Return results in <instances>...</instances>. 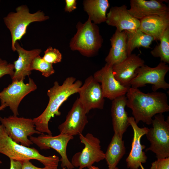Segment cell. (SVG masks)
<instances>
[{"mask_svg":"<svg viewBox=\"0 0 169 169\" xmlns=\"http://www.w3.org/2000/svg\"><path fill=\"white\" fill-rule=\"evenodd\" d=\"M124 141L116 133L114 132L106 151L105 158L109 169L116 167L119 161L125 153Z\"/></svg>","mask_w":169,"mask_h":169,"instance_id":"obj_24","label":"cell"},{"mask_svg":"<svg viewBox=\"0 0 169 169\" xmlns=\"http://www.w3.org/2000/svg\"><path fill=\"white\" fill-rule=\"evenodd\" d=\"M8 107L6 104L1 105L0 106V111L3 110L6 107Z\"/></svg>","mask_w":169,"mask_h":169,"instance_id":"obj_34","label":"cell"},{"mask_svg":"<svg viewBox=\"0 0 169 169\" xmlns=\"http://www.w3.org/2000/svg\"><path fill=\"white\" fill-rule=\"evenodd\" d=\"M150 169H169V157L157 159L152 162Z\"/></svg>","mask_w":169,"mask_h":169,"instance_id":"obj_30","label":"cell"},{"mask_svg":"<svg viewBox=\"0 0 169 169\" xmlns=\"http://www.w3.org/2000/svg\"><path fill=\"white\" fill-rule=\"evenodd\" d=\"M127 98L125 95L115 98L112 102L111 115L113 130L121 138L130 125L128 114L125 110Z\"/></svg>","mask_w":169,"mask_h":169,"instance_id":"obj_20","label":"cell"},{"mask_svg":"<svg viewBox=\"0 0 169 169\" xmlns=\"http://www.w3.org/2000/svg\"><path fill=\"white\" fill-rule=\"evenodd\" d=\"M95 80L101 83L104 97L113 100L115 98L125 95L129 88L122 85L115 77L112 66L107 64L93 76Z\"/></svg>","mask_w":169,"mask_h":169,"instance_id":"obj_13","label":"cell"},{"mask_svg":"<svg viewBox=\"0 0 169 169\" xmlns=\"http://www.w3.org/2000/svg\"><path fill=\"white\" fill-rule=\"evenodd\" d=\"M79 135L84 147L81 152H77L73 156L71 162L74 167L89 168L94 163L105 159V153L101 150L100 141L98 138L90 133L85 136L82 133Z\"/></svg>","mask_w":169,"mask_h":169,"instance_id":"obj_9","label":"cell"},{"mask_svg":"<svg viewBox=\"0 0 169 169\" xmlns=\"http://www.w3.org/2000/svg\"><path fill=\"white\" fill-rule=\"evenodd\" d=\"M82 85L81 80L76 81V78L73 76L67 78L61 85L57 81H55L54 85L47 92L49 101L46 108L40 115L33 119L36 130L52 135L48 126L50 119L55 115H61L59 110L60 106L70 96L78 93Z\"/></svg>","mask_w":169,"mask_h":169,"instance_id":"obj_2","label":"cell"},{"mask_svg":"<svg viewBox=\"0 0 169 169\" xmlns=\"http://www.w3.org/2000/svg\"><path fill=\"white\" fill-rule=\"evenodd\" d=\"M0 121L8 136L14 141L25 146L29 147L33 144L28 136L34 134L43 133L36 130L33 119H31L13 115L8 117L0 116Z\"/></svg>","mask_w":169,"mask_h":169,"instance_id":"obj_8","label":"cell"},{"mask_svg":"<svg viewBox=\"0 0 169 169\" xmlns=\"http://www.w3.org/2000/svg\"><path fill=\"white\" fill-rule=\"evenodd\" d=\"M89 169H100L98 167L95 166H91Z\"/></svg>","mask_w":169,"mask_h":169,"instance_id":"obj_35","label":"cell"},{"mask_svg":"<svg viewBox=\"0 0 169 169\" xmlns=\"http://www.w3.org/2000/svg\"><path fill=\"white\" fill-rule=\"evenodd\" d=\"M152 121V127L146 134L150 143L146 151L155 154L157 159L169 157V119L166 120L162 114L155 115Z\"/></svg>","mask_w":169,"mask_h":169,"instance_id":"obj_6","label":"cell"},{"mask_svg":"<svg viewBox=\"0 0 169 169\" xmlns=\"http://www.w3.org/2000/svg\"><path fill=\"white\" fill-rule=\"evenodd\" d=\"M62 169H66V167H64L63 168H62Z\"/></svg>","mask_w":169,"mask_h":169,"instance_id":"obj_37","label":"cell"},{"mask_svg":"<svg viewBox=\"0 0 169 169\" xmlns=\"http://www.w3.org/2000/svg\"><path fill=\"white\" fill-rule=\"evenodd\" d=\"M22 162V169H56L48 167H45L40 168L36 167L32 164L30 160H26Z\"/></svg>","mask_w":169,"mask_h":169,"instance_id":"obj_32","label":"cell"},{"mask_svg":"<svg viewBox=\"0 0 169 169\" xmlns=\"http://www.w3.org/2000/svg\"><path fill=\"white\" fill-rule=\"evenodd\" d=\"M130 13L136 19L140 20L152 15L169 16L168 7L161 0H131Z\"/></svg>","mask_w":169,"mask_h":169,"instance_id":"obj_16","label":"cell"},{"mask_svg":"<svg viewBox=\"0 0 169 169\" xmlns=\"http://www.w3.org/2000/svg\"><path fill=\"white\" fill-rule=\"evenodd\" d=\"M10 159V169H22V162Z\"/></svg>","mask_w":169,"mask_h":169,"instance_id":"obj_33","label":"cell"},{"mask_svg":"<svg viewBox=\"0 0 169 169\" xmlns=\"http://www.w3.org/2000/svg\"><path fill=\"white\" fill-rule=\"evenodd\" d=\"M0 153L10 159L22 162L35 159L42 163L45 167L57 169L60 160L54 155L45 156L41 154L34 148L20 145L14 141L7 135L4 127L0 125Z\"/></svg>","mask_w":169,"mask_h":169,"instance_id":"obj_3","label":"cell"},{"mask_svg":"<svg viewBox=\"0 0 169 169\" xmlns=\"http://www.w3.org/2000/svg\"><path fill=\"white\" fill-rule=\"evenodd\" d=\"M37 89L33 79L29 78V82L25 84L23 80L12 82L0 92L1 105L9 106L14 115H19L18 108L22 99L30 93Z\"/></svg>","mask_w":169,"mask_h":169,"instance_id":"obj_10","label":"cell"},{"mask_svg":"<svg viewBox=\"0 0 169 169\" xmlns=\"http://www.w3.org/2000/svg\"><path fill=\"white\" fill-rule=\"evenodd\" d=\"M30 69L40 71L43 76L48 77L55 72L53 64L45 61L40 55L36 57L33 60Z\"/></svg>","mask_w":169,"mask_h":169,"instance_id":"obj_27","label":"cell"},{"mask_svg":"<svg viewBox=\"0 0 169 169\" xmlns=\"http://www.w3.org/2000/svg\"><path fill=\"white\" fill-rule=\"evenodd\" d=\"M169 70V66L162 62L154 67L144 64L136 70V76L131 82V86L138 89L150 84L152 85L153 92L159 89L166 90L169 88V84L165 80V75Z\"/></svg>","mask_w":169,"mask_h":169,"instance_id":"obj_7","label":"cell"},{"mask_svg":"<svg viewBox=\"0 0 169 169\" xmlns=\"http://www.w3.org/2000/svg\"><path fill=\"white\" fill-rule=\"evenodd\" d=\"M15 10L16 12H10L3 18L4 24L11 33V49L13 52L16 51V42L20 40L26 34L27 27L31 23L45 21L49 18L40 10L31 13L25 5L18 6Z\"/></svg>","mask_w":169,"mask_h":169,"instance_id":"obj_5","label":"cell"},{"mask_svg":"<svg viewBox=\"0 0 169 169\" xmlns=\"http://www.w3.org/2000/svg\"><path fill=\"white\" fill-rule=\"evenodd\" d=\"M78 93L79 100L87 114L92 109H103L105 100L100 84L93 76H90L85 79Z\"/></svg>","mask_w":169,"mask_h":169,"instance_id":"obj_12","label":"cell"},{"mask_svg":"<svg viewBox=\"0 0 169 169\" xmlns=\"http://www.w3.org/2000/svg\"><path fill=\"white\" fill-rule=\"evenodd\" d=\"M126 95V106L131 110L137 124L141 121L150 125L153 116L169 111L167 97L164 93H145L138 89L130 87Z\"/></svg>","mask_w":169,"mask_h":169,"instance_id":"obj_1","label":"cell"},{"mask_svg":"<svg viewBox=\"0 0 169 169\" xmlns=\"http://www.w3.org/2000/svg\"><path fill=\"white\" fill-rule=\"evenodd\" d=\"M13 64L8 63L5 60L0 58V78L5 75H9L12 78L14 73Z\"/></svg>","mask_w":169,"mask_h":169,"instance_id":"obj_29","label":"cell"},{"mask_svg":"<svg viewBox=\"0 0 169 169\" xmlns=\"http://www.w3.org/2000/svg\"><path fill=\"white\" fill-rule=\"evenodd\" d=\"M128 122L133 131V137L131 148L129 156L126 159L127 167L130 169H138L141 163H145L147 157L143 151L146 146L141 144V137L146 134L149 128L139 127L133 117H128Z\"/></svg>","mask_w":169,"mask_h":169,"instance_id":"obj_15","label":"cell"},{"mask_svg":"<svg viewBox=\"0 0 169 169\" xmlns=\"http://www.w3.org/2000/svg\"><path fill=\"white\" fill-rule=\"evenodd\" d=\"M86 114L77 98L67 115L65 121L58 126L60 134L74 136L82 133L88 122Z\"/></svg>","mask_w":169,"mask_h":169,"instance_id":"obj_14","label":"cell"},{"mask_svg":"<svg viewBox=\"0 0 169 169\" xmlns=\"http://www.w3.org/2000/svg\"><path fill=\"white\" fill-rule=\"evenodd\" d=\"M160 44L151 51L155 57L159 58L161 62L169 64V28L164 32L160 40Z\"/></svg>","mask_w":169,"mask_h":169,"instance_id":"obj_26","label":"cell"},{"mask_svg":"<svg viewBox=\"0 0 169 169\" xmlns=\"http://www.w3.org/2000/svg\"><path fill=\"white\" fill-rule=\"evenodd\" d=\"M126 32L127 56L131 54L133 50L136 48H150L151 44L154 40L153 37L144 33L140 28Z\"/></svg>","mask_w":169,"mask_h":169,"instance_id":"obj_25","label":"cell"},{"mask_svg":"<svg viewBox=\"0 0 169 169\" xmlns=\"http://www.w3.org/2000/svg\"><path fill=\"white\" fill-rule=\"evenodd\" d=\"M0 1H1L0 0Z\"/></svg>","mask_w":169,"mask_h":169,"instance_id":"obj_39","label":"cell"},{"mask_svg":"<svg viewBox=\"0 0 169 169\" xmlns=\"http://www.w3.org/2000/svg\"><path fill=\"white\" fill-rule=\"evenodd\" d=\"M74 139V136L60 134L53 136L44 133L38 137L30 136V140L38 146L41 150H47L52 148L56 150L61 156V166L62 168L66 167L68 169L74 168L68 159L66 150L68 144Z\"/></svg>","mask_w":169,"mask_h":169,"instance_id":"obj_11","label":"cell"},{"mask_svg":"<svg viewBox=\"0 0 169 169\" xmlns=\"http://www.w3.org/2000/svg\"><path fill=\"white\" fill-rule=\"evenodd\" d=\"M2 163V162L1 161H0V163Z\"/></svg>","mask_w":169,"mask_h":169,"instance_id":"obj_38","label":"cell"},{"mask_svg":"<svg viewBox=\"0 0 169 169\" xmlns=\"http://www.w3.org/2000/svg\"><path fill=\"white\" fill-rule=\"evenodd\" d=\"M140 21V29L153 37L154 40H160L164 32L169 28V16L152 15Z\"/></svg>","mask_w":169,"mask_h":169,"instance_id":"obj_22","label":"cell"},{"mask_svg":"<svg viewBox=\"0 0 169 169\" xmlns=\"http://www.w3.org/2000/svg\"><path fill=\"white\" fill-rule=\"evenodd\" d=\"M66 5L64 11L70 13L77 8V2L76 0H65Z\"/></svg>","mask_w":169,"mask_h":169,"instance_id":"obj_31","label":"cell"},{"mask_svg":"<svg viewBox=\"0 0 169 169\" xmlns=\"http://www.w3.org/2000/svg\"><path fill=\"white\" fill-rule=\"evenodd\" d=\"M105 22L108 25L115 27L116 30L120 32L140 28V20L130 13L125 4L112 7L106 14Z\"/></svg>","mask_w":169,"mask_h":169,"instance_id":"obj_17","label":"cell"},{"mask_svg":"<svg viewBox=\"0 0 169 169\" xmlns=\"http://www.w3.org/2000/svg\"><path fill=\"white\" fill-rule=\"evenodd\" d=\"M145 61L136 54H131L122 62L112 66L115 78L123 86L129 88L135 77L136 70L145 64Z\"/></svg>","mask_w":169,"mask_h":169,"instance_id":"obj_18","label":"cell"},{"mask_svg":"<svg viewBox=\"0 0 169 169\" xmlns=\"http://www.w3.org/2000/svg\"><path fill=\"white\" fill-rule=\"evenodd\" d=\"M76 28V33L69 42L70 49L73 51H78L86 57L95 55L103 42L98 26L92 23L89 17L84 23L78 22Z\"/></svg>","mask_w":169,"mask_h":169,"instance_id":"obj_4","label":"cell"},{"mask_svg":"<svg viewBox=\"0 0 169 169\" xmlns=\"http://www.w3.org/2000/svg\"><path fill=\"white\" fill-rule=\"evenodd\" d=\"M119 169V168L118 167H115V168H113V169Z\"/></svg>","mask_w":169,"mask_h":169,"instance_id":"obj_36","label":"cell"},{"mask_svg":"<svg viewBox=\"0 0 169 169\" xmlns=\"http://www.w3.org/2000/svg\"><path fill=\"white\" fill-rule=\"evenodd\" d=\"M126 39V31L115 30L110 39L111 47L105 59L106 64L112 66L127 58Z\"/></svg>","mask_w":169,"mask_h":169,"instance_id":"obj_21","label":"cell"},{"mask_svg":"<svg viewBox=\"0 0 169 169\" xmlns=\"http://www.w3.org/2000/svg\"><path fill=\"white\" fill-rule=\"evenodd\" d=\"M83 5L84 11L94 23L97 24L106 22V11L110 7L108 0H85Z\"/></svg>","mask_w":169,"mask_h":169,"instance_id":"obj_23","label":"cell"},{"mask_svg":"<svg viewBox=\"0 0 169 169\" xmlns=\"http://www.w3.org/2000/svg\"><path fill=\"white\" fill-rule=\"evenodd\" d=\"M42 58L49 63L56 64L61 61L62 55L58 49L50 46L44 51Z\"/></svg>","mask_w":169,"mask_h":169,"instance_id":"obj_28","label":"cell"},{"mask_svg":"<svg viewBox=\"0 0 169 169\" xmlns=\"http://www.w3.org/2000/svg\"><path fill=\"white\" fill-rule=\"evenodd\" d=\"M15 47V51L18 54V58L13 62L14 71L11 78L12 82L23 80L26 76L31 74V63L34 58L42 52L39 49L26 50L20 46L18 41L16 42Z\"/></svg>","mask_w":169,"mask_h":169,"instance_id":"obj_19","label":"cell"}]
</instances>
